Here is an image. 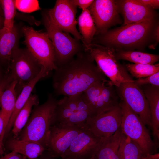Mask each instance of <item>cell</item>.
<instances>
[{"mask_svg": "<svg viewBox=\"0 0 159 159\" xmlns=\"http://www.w3.org/2000/svg\"><path fill=\"white\" fill-rule=\"evenodd\" d=\"M76 56L55 70L52 86L56 96L80 95L97 82L109 81L87 51Z\"/></svg>", "mask_w": 159, "mask_h": 159, "instance_id": "cell-1", "label": "cell"}, {"mask_svg": "<svg viewBox=\"0 0 159 159\" xmlns=\"http://www.w3.org/2000/svg\"><path fill=\"white\" fill-rule=\"evenodd\" d=\"M57 101L49 93L46 102L35 106L24 127L20 140L37 142L47 148L51 129L55 122Z\"/></svg>", "mask_w": 159, "mask_h": 159, "instance_id": "cell-2", "label": "cell"}, {"mask_svg": "<svg viewBox=\"0 0 159 159\" xmlns=\"http://www.w3.org/2000/svg\"><path fill=\"white\" fill-rule=\"evenodd\" d=\"M99 68L108 78L110 85L119 87L123 83L134 82L125 66L121 64L115 57L113 48L92 43L85 47Z\"/></svg>", "mask_w": 159, "mask_h": 159, "instance_id": "cell-3", "label": "cell"}, {"mask_svg": "<svg viewBox=\"0 0 159 159\" xmlns=\"http://www.w3.org/2000/svg\"><path fill=\"white\" fill-rule=\"evenodd\" d=\"M44 25L54 47L55 63L60 67L74 58L85 50L80 40L58 28L50 20L46 12L42 15Z\"/></svg>", "mask_w": 159, "mask_h": 159, "instance_id": "cell-4", "label": "cell"}, {"mask_svg": "<svg viewBox=\"0 0 159 159\" xmlns=\"http://www.w3.org/2000/svg\"><path fill=\"white\" fill-rule=\"evenodd\" d=\"M153 20L123 25L102 34L99 44L125 48L134 47L146 39L153 25Z\"/></svg>", "mask_w": 159, "mask_h": 159, "instance_id": "cell-5", "label": "cell"}, {"mask_svg": "<svg viewBox=\"0 0 159 159\" xmlns=\"http://www.w3.org/2000/svg\"><path fill=\"white\" fill-rule=\"evenodd\" d=\"M27 49L38 63L49 74L57 68L55 63L54 54L52 42L47 32L24 26L21 29Z\"/></svg>", "mask_w": 159, "mask_h": 159, "instance_id": "cell-6", "label": "cell"}, {"mask_svg": "<svg viewBox=\"0 0 159 159\" xmlns=\"http://www.w3.org/2000/svg\"><path fill=\"white\" fill-rule=\"evenodd\" d=\"M42 67L27 48H17L12 53L9 73L16 82V90L18 96L23 88L35 78Z\"/></svg>", "mask_w": 159, "mask_h": 159, "instance_id": "cell-7", "label": "cell"}, {"mask_svg": "<svg viewBox=\"0 0 159 159\" xmlns=\"http://www.w3.org/2000/svg\"><path fill=\"white\" fill-rule=\"evenodd\" d=\"M82 93L64 97L58 100L55 124L65 125H82L94 116L85 101Z\"/></svg>", "mask_w": 159, "mask_h": 159, "instance_id": "cell-8", "label": "cell"}, {"mask_svg": "<svg viewBox=\"0 0 159 159\" xmlns=\"http://www.w3.org/2000/svg\"><path fill=\"white\" fill-rule=\"evenodd\" d=\"M119 105L122 114L120 126L121 132L136 143L144 155L150 153L154 144L145 125L124 102L120 100Z\"/></svg>", "mask_w": 159, "mask_h": 159, "instance_id": "cell-9", "label": "cell"}, {"mask_svg": "<svg viewBox=\"0 0 159 159\" xmlns=\"http://www.w3.org/2000/svg\"><path fill=\"white\" fill-rule=\"evenodd\" d=\"M120 100L124 102L141 119L145 125L151 127V117L147 100L141 87L133 82L121 84L115 87Z\"/></svg>", "mask_w": 159, "mask_h": 159, "instance_id": "cell-10", "label": "cell"}, {"mask_svg": "<svg viewBox=\"0 0 159 159\" xmlns=\"http://www.w3.org/2000/svg\"><path fill=\"white\" fill-rule=\"evenodd\" d=\"M77 6L69 0H57L53 8L46 12L51 21L62 31L72 34L83 43L82 36L76 28Z\"/></svg>", "mask_w": 159, "mask_h": 159, "instance_id": "cell-11", "label": "cell"}, {"mask_svg": "<svg viewBox=\"0 0 159 159\" xmlns=\"http://www.w3.org/2000/svg\"><path fill=\"white\" fill-rule=\"evenodd\" d=\"M119 104L110 109L88 119L85 123L90 131L100 139L109 137L120 127L122 120Z\"/></svg>", "mask_w": 159, "mask_h": 159, "instance_id": "cell-12", "label": "cell"}, {"mask_svg": "<svg viewBox=\"0 0 159 159\" xmlns=\"http://www.w3.org/2000/svg\"><path fill=\"white\" fill-rule=\"evenodd\" d=\"M85 125H54L47 147L51 156L61 158Z\"/></svg>", "mask_w": 159, "mask_h": 159, "instance_id": "cell-13", "label": "cell"}, {"mask_svg": "<svg viewBox=\"0 0 159 159\" xmlns=\"http://www.w3.org/2000/svg\"><path fill=\"white\" fill-rule=\"evenodd\" d=\"M119 6L112 0H94L87 9L94 21L96 34L106 32L118 17Z\"/></svg>", "mask_w": 159, "mask_h": 159, "instance_id": "cell-14", "label": "cell"}, {"mask_svg": "<svg viewBox=\"0 0 159 159\" xmlns=\"http://www.w3.org/2000/svg\"><path fill=\"white\" fill-rule=\"evenodd\" d=\"M102 139L95 137L85 125L61 158L91 159Z\"/></svg>", "mask_w": 159, "mask_h": 159, "instance_id": "cell-15", "label": "cell"}, {"mask_svg": "<svg viewBox=\"0 0 159 159\" xmlns=\"http://www.w3.org/2000/svg\"><path fill=\"white\" fill-rule=\"evenodd\" d=\"M120 7L123 13V25L153 20V10L145 6L137 0L120 1Z\"/></svg>", "mask_w": 159, "mask_h": 159, "instance_id": "cell-16", "label": "cell"}, {"mask_svg": "<svg viewBox=\"0 0 159 159\" xmlns=\"http://www.w3.org/2000/svg\"><path fill=\"white\" fill-rule=\"evenodd\" d=\"M20 30L14 24L10 32L3 28L0 29V62L6 65L9 72L10 63L13 52L19 48Z\"/></svg>", "mask_w": 159, "mask_h": 159, "instance_id": "cell-17", "label": "cell"}, {"mask_svg": "<svg viewBox=\"0 0 159 159\" xmlns=\"http://www.w3.org/2000/svg\"><path fill=\"white\" fill-rule=\"evenodd\" d=\"M148 102L151 117L153 135L159 138V87L147 85L140 87Z\"/></svg>", "mask_w": 159, "mask_h": 159, "instance_id": "cell-18", "label": "cell"}, {"mask_svg": "<svg viewBox=\"0 0 159 159\" xmlns=\"http://www.w3.org/2000/svg\"><path fill=\"white\" fill-rule=\"evenodd\" d=\"M121 135L120 127L112 135L102 138L91 159H119L118 151Z\"/></svg>", "mask_w": 159, "mask_h": 159, "instance_id": "cell-19", "label": "cell"}, {"mask_svg": "<svg viewBox=\"0 0 159 159\" xmlns=\"http://www.w3.org/2000/svg\"><path fill=\"white\" fill-rule=\"evenodd\" d=\"M48 75L42 68L39 74L23 88L17 97L14 110L6 129L4 135L7 134L12 128L16 116L29 99L36 84L41 79Z\"/></svg>", "mask_w": 159, "mask_h": 159, "instance_id": "cell-20", "label": "cell"}, {"mask_svg": "<svg viewBox=\"0 0 159 159\" xmlns=\"http://www.w3.org/2000/svg\"><path fill=\"white\" fill-rule=\"evenodd\" d=\"M7 145L12 151L19 153L29 159H35L42 155L45 148L37 142L14 138L9 140Z\"/></svg>", "mask_w": 159, "mask_h": 159, "instance_id": "cell-21", "label": "cell"}, {"mask_svg": "<svg viewBox=\"0 0 159 159\" xmlns=\"http://www.w3.org/2000/svg\"><path fill=\"white\" fill-rule=\"evenodd\" d=\"M109 82L105 83L102 86L94 111V116L108 110L119 104V97L116 89Z\"/></svg>", "mask_w": 159, "mask_h": 159, "instance_id": "cell-22", "label": "cell"}, {"mask_svg": "<svg viewBox=\"0 0 159 159\" xmlns=\"http://www.w3.org/2000/svg\"><path fill=\"white\" fill-rule=\"evenodd\" d=\"M16 83L15 80L11 82L4 90L1 98V111L4 118L6 127L14 110L18 97L16 90Z\"/></svg>", "mask_w": 159, "mask_h": 159, "instance_id": "cell-23", "label": "cell"}, {"mask_svg": "<svg viewBox=\"0 0 159 159\" xmlns=\"http://www.w3.org/2000/svg\"><path fill=\"white\" fill-rule=\"evenodd\" d=\"M77 22L79 32L82 39V44L85 47L92 43L96 32L94 21L87 9L82 10Z\"/></svg>", "mask_w": 159, "mask_h": 159, "instance_id": "cell-24", "label": "cell"}, {"mask_svg": "<svg viewBox=\"0 0 159 159\" xmlns=\"http://www.w3.org/2000/svg\"><path fill=\"white\" fill-rule=\"evenodd\" d=\"M115 57L117 60L129 61L134 64H153L158 62L159 56L150 53L131 50H115Z\"/></svg>", "mask_w": 159, "mask_h": 159, "instance_id": "cell-25", "label": "cell"}, {"mask_svg": "<svg viewBox=\"0 0 159 159\" xmlns=\"http://www.w3.org/2000/svg\"><path fill=\"white\" fill-rule=\"evenodd\" d=\"M118 155L119 159H141L144 155L139 145L122 132Z\"/></svg>", "mask_w": 159, "mask_h": 159, "instance_id": "cell-26", "label": "cell"}, {"mask_svg": "<svg viewBox=\"0 0 159 159\" xmlns=\"http://www.w3.org/2000/svg\"><path fill=\"white\" fill-rule=\"evenodd\" d=\"M39 103L37 96L31 95L29 99L18 114L14 122L12 132L14 138H16L25 127L29 119L33 106L38 105Z\"/></svg>", "mask_w": 159, "mask_h": 159, "instance_id": "cell-27", "label": "cell"}, {"mask_svg": "<svg viewBox=\"0 0 159 159\" xmlns=\"http://www.w3.org/2000/svg\"><path fill=\"white\" fill-rule=\"evenodd\" d=\"M125 67L131 76L138 79L151 75L159 72V64H126Z\"/></svg>", "mask_w": 159, "mask_h": 159, "instance_id": "cell-28", "label": "cell"}, {"mask_svg": "<svg viewBox=\"0 0 159 159\" xmlns=\"http://www.w3.org/2000/svg\"><path fill=\"white\" fill-rule=\"evenodd\" d=\"M4 14L3 27L5 30L11 32L14 28V18L16 14L15 0H1Z\"/></svg>", "mask_w": 159, "mask_h": 159, "instance_id": "cell-29", "label": "cell"}, {"mask_svg": "<svg viewBox=\"0 0 159 159\" xmlns=\"http://www.w3.org/2000/svg\"><path fill=\"white\" fill-rule=\"evenodd\" d=\"M15 4L16 9L25 13H30L41 9L39 1L36 0H16Z\"/></svg>", "mask_w": 159, "mask_h": 159, "instance_id": "cell-30", "label": "cell"}, {"mask_svg": "<svg viewBox=\"0 0 159 159\" xmlns=\"http://www.w3.org/2000/svg\"><path fill=\"white\" fill-rule=\"evenodd\" d=\"M133 82L139 87L147 85L159 87V72L148 77L134 80Z\"/></svg>", "mask_w": 159, "mask_h": 159, "instance_id": "cell-31", "label": "cell"}, {"mask_svg": "<svg viewBox=\"0 0 159 159\" xmlns=\"http://www.w3.org/2000/svg\"><path fill=\"white\" fill-rule=\"evenodd\" d=\"M14 81L10 73L5 75L3 78L0 81V100L2 94L8 85Z\"/></svg>", "mask_w": 159, "mask_h": 159, "instance_id": "cell-32", "label": "cell"}, {"mask_svg": "<svg viewBox=\"0 0 159 159\" xmlns=\"http://www.w3.org/2000/svg\"><path fill=\"white\" fill-rule=\"evenodd\" d=\"M73 4L79 6L82 10L87 9L91 4L93 0H69Z\"/></svg>", "mask_w": 159, "mask_h": 159, "instance_id": "cell-33", "label": "cell"}, {"mask_svg": "<svg viewBox=\"0 0 159 159\" xmlns=\"http://www.w3.org/2000/svg\"><path fill=\"white\" fill-rule=\"evenodd\" d=\"M137 0L141 4L152 9H158L159 8V0Z\"/></svg>", "mask_w": 159, "mask_h": 159, "instance_id": "cell-34", "label": "cell"}, {"mask_svg": "<svg viewBox=\"0 0 159 159\" xmlns=\"http://www.w3.org/2000/svg\"><path fill=\"white\" fill-rule=\"evenodd\" d=\"M25 156L12 151L0 159H25Z\"/></svg>", "mask_w": 159, "mask_h": 159, "instance_id": "cell-35", "label": "cell"}, {"mask_svg": "<svg viewBox=\"0 0 159 159\" xmlns=\"http://www.w3.org/2000/svg\"><path fill=\"white\" fill-rule=\"evenodd\" d=\"M6 126L4 118L0 110V136L4 137Z\"/></svg>", "mask_w": 159, "mask_h": 159, "instance_id": "cell-36", "label": "cell"}, {"mask_svg": "<svg viewBox=\"0 0 159 159\" xmlns=\"http://www.w3.org/2000/svg\"><path fill=\"white\" fill-rule=\"evenodd\" d=\"M159 26H157L155 30V42L154 43V44L153 45H151L149 46L150 48L152 49H155V46L157 45L158 43L159 42Z\"/></svg>", "mask_w": 159, "mask_h": 159, "instance_id": "cell-37", "label": "cell"}, {"mask_svg": "<svg viewBox=\"0 0 159 159\" xmlns=\"http://www.w3.org/2000/svg\"><path fill=\"white\" fill-rule=\"evenodd\" d=\"M141 159H159V153H156L153 154L147 153L144 155Z\"/></svg>", "mask_w": 159, "mask_h": 159, "instance_id": "cell-38", "label": "cell"}, {"mask_svg": "<svg viewBox=\"0 0 159 159\" xmlns=\"http://www.w3.org/2000/svg\"><path fill=\"white\" fill-rule=\"evenodd\" d=\"M0 16L4 17L3 10L1 0H0Z\"/></svg>", "mask_w": 159, "mask_h": 159, "instance_id": "cell-39", "label": "cell"}, {"mask_svg": "<svg viewBox=\"0 0 159 159\" xmlns=\"http://www.w3.org/2000/svg\"><path fill=\"white\" fill-rule=\"evenodd\" d=\"M3 140V138H0V154L2 151Z\"/></svg>", "mask_w": 159, "mask_h": 159, "instance_id": "cell-40", "label": "cell"}, {"mask_svg": "<svg viewBox=\"0 0 159 159\" xmlns=\"http://www.w3.org/2000/svg\"><path fill=\"white\" fill-rule=\"evenodd\" d=\"M4 18L0 16V29L3 27Z\"/></svg>", "mask_w": 159, "mask_h": 159, "instance_id": "cell-41", "label": "cell"}, {"mask_svg": "<svg viewBox=\"0 0 159 159\" xmlns=\"http://www.w3.org/2000/svg\"><path fill=\"white\" fill-rule=\"evenodd\" d=\"M5 75H4L1 68L0 67V81L3 78Z\"/></svg>", "mask_w": 159, "mask_h": 159, "instance_id": "cell-42", "label": "cell"}, {"mask_svg": "<svg viewBox=\"0 0 159 159\" xmlns=\"http://www.w3.org/2000/svg\"><path fill=\"white\" fill-rule=\"evenodd\" d=\"M61 159H66V158H61Z\"/></svg>", "mask_w": 159, "mask_h": 159, "instance_id": "cell-43", "label": "cell"}]
</instances>
